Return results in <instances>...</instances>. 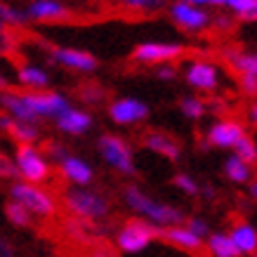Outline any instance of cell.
Segmentation results:
<instances>
[{"mask_svg":"<svg viewBox=\"0 0 257 257\" xmlns=\"http://www.w3.org/2000/svg\"><path fill=\"white\" fill-rule=\"evenodd\" d=\"M104 87H99V85H92V83H87V85H83L78 90V97L83 101H87V104H99L101 99H104Z\"/></svg>","mask_w":257,"mask_h":257,"instance_id":"d6a6232c","label":"cell"},{"mask_svg":"<svg viewBox=\"0 0 257 257\" xmlns=\"http://www.w3.org/2000/svg\"><path fill=\"white\" fill-rule=\"evenodd\" d=\"M10 198H15V201H19L22 205H26V208L33 212V217L47 219L57 212V203H55V198H52V194L45 191V189L40 187V184H36V182H26V179L15 182V184L10 187Z\"/></svg>","mask_w":257,"mask_h":257,"instance_id":"3957f363","label":"cell"},{"mask_svg":"<svg viewBox=\"0 0 257 257\" xmlns=\"http://www.w3.org/2000/svg\"><path fill=\"white\" fill-rule=\"evenodd\" d=\"M241 87L245 94H257V76H250V73H243L241 76Z\"/></svg>","mask_w":257,"mask_h":257,"instance_id":"74e56055","label":"cell"},{"mask_svg":"<svg viewBox=\"0 0 257 257\" xmlns=\"http://www.w3.org/2000/svg\"><path fill=\"white\" fill-rule=\"evenodd\" d=\"M224 175L234 184H248L252 179V165L248 161H243L238 154H234V156H229L224 161Z\"/></svg>","mask_w":257,"mask_h":257,"instance_id":"cb8c5ba5","label":"cell"},{"mask_svg":"<svg viewBox=\"0 0 257 257\" xmlns=\"http://www.w3.org/2000/svg\"><path fill=\"white\" fill-rule=\"evenodd\" d=\"M64 205L69 208V212L78 219H87V222H97L109 215V201L97 191H87V189H69L64 194Z\"/></svg>","mask_w":257,"mask_h":257,"instance_id":"7a4b0ae2","label":"cell"},{"mask_svg":"<svg viewBox=\"0 0 257 257\" xmlns=\"http://www.w3.org/2000/svg\"><path fill=\"white\" fill-rule=\"evenodd\" d=\"M144 144H147V149H151L154 154L168 158V161H177L179 158V144L172 140L170 135L149 133L147 137H144Z\"/></svg>","mask_w":257,"mask_h":257,"instance_id":"44dd1931","label":"cell"},{"mask_svg":"<svg viewBox=\"0 0 257 257\" xmlns=\"http://www.w3.org/2000/svg\"><path fill=\"white\" fill-rule=\"evenodd\" d=\"M248 184H250V196H252V198H257V182H252V179H250Z\"/></svg>","mask_w":257,"mask_h":257,"instance_id":"7bdbcfd3","label":"cell"},{"mask_svg":"<svg viewBox=\"0 0 257 257\" xmlns=\"http://www.w3.org/2000/svg\"><path fill=\"white\" fill-rule=\"evenodd\" d=\"M24 10L29 22H66L71 17V10L59 0H31Z\"/></svg>","mask_w":257,"mask_h":257,"instance_id":"5bb4252c","label":"cell"},{"mask_svg":"<svg viewBox=\"0 0 257 257\" xmlns=\"http://www.w3.org/2000/svg\"><path fill=\"white\" fill-rule=\"evenodd\" d=\"M5 217H8V222L12 226H17V229H29V226L33 224V212L26 208V205H22L19 201H15V198H10L8 203H5Z\"/></svg>","mask_w":257,"mask_h":257,"instance_id":"d4e9b609","label":"cell"},{"mask_svg":"<svg viewBox=\"0 0 257 257\" xmlns=\"http://www.w3.org/2000/svg\"><path fill=\"white\" fill-rule=\"evenodd\" d=\"M12 255H15V245H12L8 238L0 236V257H12Z\"/></svg>","mask_w":257,"mask_h":257,"instance_id":"ab89813d","label":"cell"},{"mask_svg":"<svg viewBox=\"0 0 257 257\" xmlns=\"http://www.w3.org/2000/svg\"><path fill=\"white\" fill-rule=\"evenodd\" d=\"M50 62L69 71H78V73H92L99 66L94 55L85 50H73V47H50Z\"/></svg>","mask_w":257,"mask_h":257,"instance_id":"9c48e42d","label":"cell"},{"mask_svg":"<svg viewBox=\"0 0 257 257\" xmlns=\"http://www.w3.org/2000/svg\"><path fill=\"white\" fill-rule=\"evenodd\" d=\"M24 99L29 101V106L33 109V113L38 118H57L64 109H69L71 104L62 92L55 90H29L24 92Z\"/></svg>","mask_w":257,"mask_h":257,"instance_id":"52a82bcc","label":"cell"},{"mask_svg":"<svg viewBox=\"0 0 257 257\" xmlns=\"http://www.w3.org/2000/svg\"><path fill=\"white\" fill-rule=\"evenodd\" d=\"M182 113L191 118V120H196V118H201L205 113V104L198 97H187V99H182Z\"/></svg>","mask_w":257,"mask_h":257,"instance_id":"4dcf8cb0","label":"cell"},{"mask_svg":"<svg viewBox=\"0 0 257 257\" xmlns=\"http://www.w3.org/2000/svg\"><path fill=\"white\" fill-rule=\"evenodd\" d=\"M248 120H250L252 125H257V101L252 104V106H250V111H248Z\"/></svg>","mask_w":257,"mask_h":257,"instance_id":"b9f144b4","label":"cell"},{"mask_svg":"<svg viewBox=\"0 0 257 257\" xmlns=\"http://www.w3.org/2000/svg\"><path fill=\"white\" fill-rule=\"evenodd\" d=\"M184 47L179 43H163V40H149V43H140L135 47L133 59L140 64H165L175 62L177 57H182Z\"/></svg>","mask_w":257,"mask_h":257,"instance_id":"ba28073f","label":"cell"},{"mask_svg":"<svg viewBox=\"0 0 257 257\" xmlns=\"http://www.w3.org/2000/svg\"><path fill=\"white\" fill-rule=\"evenodd\" d=\"M55 123L64 135H83L92 127V116H90L87 111L69 106V109H64L62 113L55 118Z\"/></svg>","mask_w":257,"mask_h":257,"instance_id":"ac0fdd59","label":"cell"},{"mask_svg":"<svg viewBox=\"0 0 257 257\" xmlns=\"http://www.w3.org/2000/svg\"><path fill=\"white\" fill-rule=\"evenodd\" d=\"M8 87H10L8 78H5V76H3V73H0V90H8Z\"/></svg>","mask_w":257,"mask_h":257,"instance_id":"ee69618b","label":"cell"},{"mask_svg":"<svg viewBox=\"0 0 257 257\" xmlns=\"http://www.w3.org/2000/svg\"><path fill=\"white\" fill-rule=\"evenodd\" d=\"M226 62L231 64V69L238 71V73H250V76H257V55H250V52H226Z\"/></svg>","mask_w":257,"mask_h":257,"instance_id":"484cf974","label":"cell"},{"mask_svg":"<svg viewBox=\"0 0 257 257\" xmlns=\"http://www.w3.org/2000/svg\"><path fill=\"white\" fill-rule=\"evenodd\" d=\"M229 236H231V241H234V245L238 248L241 255H255L257 252V229L252 224H248V222H236V224L231 226Z\"/></svg>","mask_w":257,"mask_h":257,"instance_id":"ffe728a7","label":"cell"},{"mask_svg":"<svg viewBox=\"0 0 257 257\" xmlns=\"http://www.w3.org/2000/svg\"><path fill=\"white\" fill-rule=\"evenodd\" d=\"M187 3H194V5H201V8H205V5H224V0H187Z\"/></svg>","mask_w":257,"mask_h":257,"instance_id":"60d3db41","label":"cell"},{"mask_svg":"<svg viewBox=\"0 0 257 257\" xmlns=\"http://www.w3.org/2000/svg\"><path fill=\"white\" fill-rule=\"evenodd\" d=\"M187 226L194 231V234H198L201 238H205V236L210 234V226H208V222L205 219H201V217H191V219H187Z\"/></svg>","mask_w":257,"mask_h":257,"instance_id":"d590c367","label":"cell"},{"mask_svg":"<svg viewBox=\"0 0 257 257\" xmlns=\"http://www.w3.org/2000/svg\"><path fill=\"white\" fill-rule=\"evenodd\" d=\"M15 47H17V40L12 36V31H10V26H5L0 22V57H10L15 52Z\"/></svg>","mask_w":257,"mask_h":257,"instance_id":"1f68e13d","label":"cell"},{"mask_svg":"<svg viewBox=\"0 0 257 257\" xmlns=\"http://www.w3.org/2000/svg\"><path fill=\"white\" fill-rule=\"evenodd\" d=\"M156 236H158L156 224H151V222H147L144 217H140V219L125 222L123 229H120L116 236V243H118V248H120V252L137 255L142 250H147L149 245L154 243Z\"/></svg>","mask_w":257,"mask_h":257,"instance_id":"5b68a950","label":"cell"},{"mask_svg":"<svg viewBox=\"0 0 257 257\" xmlns=\"http://www.w3.org/2000/svg\"><path fill=\"white\" fill-rule=\"evenodd\" d=\"M15 165L19 170V177L26 182L45 184L50 179V163L47 156L36 144H19L15 151Z\"/></svg>","mask_w":257,"mask_h":257,"instance_id":"277c9868","label":"cell"},{"mask_svg":"<svg viewBox=\"0 0 257 257\" xmlns=\"http://www.w3.org/2000/svg\"><path fill=\"white\" fill-rule=\"evenodd\" d=\"M125 203L130 205V210L137 212L140 217H144L147 222L156 226H170V224H179V222H184V215L182 210L177 208H172L168 203H158L154 201L149 194H144L142 189L137 187H127L125 189Z\"/></svg>","mask_w":257,"mask_h":257,"instance_id":"6da1fadb","label":"cell"},{"mask_svg":"<svg viewBox=\"0 0 257 257\" xmlns=\"http://www.w3.org/2000/svg\"><path fill=\"white\" fill-rule=\"evenodd\" d=\"M0 22L5 26H10V29H19V26H24L29 22V15H26V10L15 8V5L0 0Z\"/></svg>","mask_w":257,"mask_h":257,"instance_id":"4316f807","label":"cell"},{"mask_svg":"<svg viewBox=\"0 0 257 257\" xmlns=\"http://www.w3.org/2000/svg\"><path fill=\"white\" fill-rule=\"evenodd\" d=\"M187 83L194 90H201V92H212L219 83V71L215 64L205 62V59H196V62L189 64L187 73H184Z\"/></svg>","mask_w":257,"mask_h":257,"instance_id":"4fadbf2b","label":"cell"},{"mask_svg":"<svg viewBox=\"0 0 257 257\" xmlns=\"http://www.w3.org/2000/svg\"><path fill=\"white\" fill-rule=\"evenodd\" d=\"M170 17L179 29L191 31V33L203 31V29L210 24V15H208L201 5H194V3H187V0L172 3L170 5Z\"/></svg>","mask_w":257,"mask_h":257,"instance_id":"30bf717a","label":"cell"},{"mask_svg":"<svg viewBox=\"0 0 257 257\" xmlns=\"http://www.w3.org/2000/svg\"><path fill=\"white\" fill-rule=\"evenodd\" d=\"M99 156L106 161V165H111L113 170L123 172V175H135V156L130 144L123 137L116 135H101L97 142Z\"/></svg>","mask_w":257,"mask_h":257,"instance_id":"8992f818","label":"cell"},{"mask_svg":"<svg viewBox=\"0 0 257 257\" xmlns=\"http://www.w3.org/2000/svg\"><path fill=\"white\" fill-rule=\"evenodd\" d=\"M17 177H19V170L15 165V158H8L0 151V179H17Z\"/></svg>","mask_w":257,"mask_h":257,"instance_id":"e575fe53","label":"cell"},{"mask_svg":"<svg viewBox=\"0 0 257 257\" xmlns=\"http://www.w3.org/2000/svg\"><path fill=\"white\" fill-rule=\"evenodd\" d=\"M120 5L133 12H158L163 8V0H120Z\"/></svg>","mask_w":257,"mask_h":257,"instance_id":"f546056e","label":"cell"},{"mask_svg":"<svg viewBox=\"0 0 257 257\" xmlns=\"http://www.w3.org/2000/svg\"><path fill=\"white\" fill-rule=\"evenodd\" d=\"M161 238L168 241L170 245L175 248H182V250H189V252H196V250H201L205 245V238H201L198 234H194L187 224H170V226H163V231H161Z\"/></svg>","mask_w":257,"mask_h":257,"instance_id":"2e32d148","label":"cell"},{"mask_svg":"<svg viewBox=\"0 0 257 257\" xmlns=\"http://www.w3.org/2000/svg\"><path fill=\"white\" fill-rule=\"evenodd\" d=\"M0 109H5L10 116L19 118V120H29V123H36V120H38V116H36L33 109L29 106V101L24 99V92L0 90Z\"/></svg>","mask_w":257,"mask_h":257,"instance_id":"d6986e66","label":"cell"},{"mask_svg":"<svg viewBox=\"0 0 257 257\" xmlns=\"http://www.w3.org/2000/svg\"><path fill=\"white\" fill-rule=\"evenodd\" d=\"M205 248L212 257H238V248L234 245L231 236L224 234V231H210L205 236Z\"/></svg>","mask_w":257,"mask_h":257,"instance_id":"7402d4cb","label":"cell"},{"mask_svg":"<svg viewBox=\"0 0 257 257\" xmlns=\"http://www.w3.org/2000/svg\"><path fill=\"white\" fill-rule=\"evenodd\" d=\"M17 80H19V85L29 87V90H45V87H50V73L43 71L40 66H33V64H24L22 69L17 71Z\"/></svg>","mask_w":257,"mask_h":257,"instance_id":"603a6c76","label":"cell"},{"mask_svg":"<svg viewBox=\"0 0 257 257\" xmlns=\"http://www.w3.org/2000/svg\"><path fill=\"white\" fill-rule=\"evenodd\" d=\"M45 151H47V156L52 158V161H57V163H59L62 158L69 156V149L64 147V144H57V142H50L45 147Z\"/></svg>","mask_w":257,"mask_h":257,"instance_id":"8d00e7d4","label":"cell"},{"mask_svg":"<svg viewBox=\"0 0 257 257\" xmlns=\"http://www.w3.org/2000/svg\"><path fill=\"white\" fill-rule=\"evenodd\" d=\"M156 76L161 80H172L175 76H177V69L172 66V62H165L163 66H158V71H156Z\"/></svg>","mask_w":257,"mask_h":257,"instance_id":"f35d334b","label":"cell"},{"mask_svg":"<svg viewBox=\"0 0 257 257\" xmlns=\"http://www.w3.org/2000/svg\"><path fill=\"white\" fill-rule=\"evenodd\" d=\"M147 116H149V106L142 99H135V97H120V99L111 101L109 106V118L118 125L142 123Z\"/></svg>","mask_w":257,"mask_h":257,"instance_id":"8fae6325","label":"cell"},{"mask_svg":"<svg viewBox=\"0 0 257 257\" xmlns=\"http://www.w3.org/2000/svg\"><path fill=\"white\" fill-rule=\"evenodd\" d=\"M234 154H238V156H241L243 161H248L250 165H252V163H257V147H255V142L250 140L248 135H243L241 140L236 142Z\"/></svg>","mask_w":257,"mask_h":257,"instance_id":"f1b7e54d","label":"cell"},{"mask_svg":"<svg viewBox=\"0 0 257 257\" xmlns=\"http://www.w3.org/2000/svg\"><path fill=\"white\" fill-rule=\"evenodd\" d=\"M0 130L8 135L10 140H15L17 144H36L40 140V130L36 123H29V120H19V118L10 116H0Z\"/></svg>","mask_w":257,"mask_h":257,"instance_id":"9a60e30c","label":"cell"},{"mask_svg":"<svg viewBox=\"0 0 257 257\" xmlns=\"http://www.w3.org/2000/svg\"><path fill=\"white\" fill-rule=\"evenodd\" d=\"M175 187H177L179 191H184L187 196H196V194H198V184H196V179L189 177V175H184V172L175 175Z\"/></svg>","mask_w":257,"mask_h":257,"instance_id":"836d02e7","label":"cell"},{"mask_svg":"<svg viewBox=\"0 0 257 257\" xmlns=\"http://www.w3.org/2000/svg\"><path fill=\"white\" fill-rule=\"evenodd\" d=\"M224 8L245 22H257V0H224Z\"/></svg>","mask_w":257,"mask_h":257,"instance_id":"83f0119b","label":"cell"},{"mask_svg":"<svg viewBox=\"0 0 257 257\" xmlns=\"http://www.w3.org/2000/svg\"><path fill=\"white\" fill-rule=\"evenodd\" d=\"M59 170H62L64 179H69L71 184H76V187H87L94 177L92 165L83 161V158L73 156V154H69L66 158L59 161Z\"/></svg>","mask_w":257,"mask_h":257,"instance_id":"e0dca14e","label":"cell"},{"mask_svg":"<svg viewBox=\"0 0 257 257\" xmlns=\"http://www.w3.org/2000/svg\"><path fill=\"white\" fill-rule=\"evenodd\" d=\"M245 133V125L238 120H217L215 125H210V130L205 135V140L210 147L217 149H234L236 142L241 140Z\"/></svg>","mask_w":257,"mask_h":257,"instance_id":"7c38bea8","label":"cell"}]
</instances>
